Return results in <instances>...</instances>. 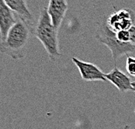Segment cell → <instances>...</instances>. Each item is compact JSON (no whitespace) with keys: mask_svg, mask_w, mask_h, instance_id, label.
Masks as SVG:
<instances>
[{"mask_svg":"<svg viewBox=\"0 0 135 129\" xmlns=\"http://www.w3.org/2000/svg\"><path fill=\"white\" fill-rule=\"evenodd\" d=\"M95 39L110 49L114 61H116L120 56L135 52V45L133 43L120 42L117 39L115 32L112 31L107 27L106 16L102 17L98 22Z\"/></svg>","mask_w":135,"mask_h":129,"instance_id":"3","label":"cell"},{"mask_svg":"<svg viewBox=\"0 0 135 129\" xmlns=\"http://www.w3.org/2000/svg\"><path fill=\"white\" fill-rule=\"evenodd\" d=\"M119 129H130V126H129V125H126V126H124L123 127L119 128Z\"/></svg>","mask_w":135,"mask_h":129,"instance_id":"13","label":"cell"},{"mask_svg":"<svg viewBox=\"0 0 135 129\" xmlns=\"http://www.w3.org/2000/svg\"><path fill=\"white\" fill-rule=\"evenodd\" d=\"M4 2L18 17L32 25L33 15L28 8L26 0H4Z\"/></svg>","mask_w":135,"mask_h":129,"instance_id":"9","label":"cell"},{"mask_svg":"<svg viewBox=\"0 0 135 129\" xmlns=\"http://www.w3.org/2000/svg\"><path fill=\"white\" fill-rule=\"evenodd\" d=\"M133 113H134V114H135V109H134V111H133Z\"/></svg>","mask_w":135,"mask_h":129,"instance_id":"15","label":"cell"},{"mask_svg":"<svg viewBox=\"0 0 135 129\" xmlns=\"http://www.w3.org/2000/svg\"><path fill=\"white\" fill-rule=\"evenodd\" d=\"M133 44H134V45H135V40H134V41H133Z\"/></svg>","mask_w":135,"mask_h":129,"instance_id":"14","label":"cell"},{"mask_svg":"<svg viewBox=\"0 0 135 129\" xmlns=\"http://www.w3.org/2000/svg\"><path fill=\"white\" fill-rule=\"evenodd\" d=\"M67 10L68 4L66 0H49L47 11L57 30H59L61 26Z\"/></svg>","mask_w":135,"mask_h":129,"instance_id":"7","label":"cell"},{"mask_svg":"<svg viewBox=\"0 0 135 129\" xmlns=\"http://www.w3.org/2000/svg\"><path fill=\"white\" fill-rule=\"evenodd\" d=\"M132 91H133L135 93V81L132 82Z\"/></svg>","mask_w":135,"mask_h":129,"instance_id":"12","label":"cell"},{"mask_svg":"<svg viewBox=\"0 0 135 129\" xmlns=\"http://www.w3.org/2000/svg\"><path fill=\"white\" fill-rule=\"evenodd\" d=\"M31 24L18 17L4 40L0 43V51L12 59H24L27 52L31 35Z\"/></svg>","mask_w":135,"mask_h":129,"instance_id":"1","label":"cell"},{"mask_svg":"<svg viewBox=\"0 0 135 129\" xmlns=\"http://www.w3.org/2000/svg\"><path fill=\"white\" fill-rule=\"evenodd\" d=\"M135 12L132 9H120L106 17V25L113 32L127 30L133 26Z\"/></svg>","mask_w":135,"mask_h":129,"instance_id":"4","label":"cell"},{"mask_svg":"<svg viewBox=\"0 0 135 129\" xmlns=\"http://www.w3.org/2000/svg\"><path fill=\"white\" fill-rule=\"evenodd\" d=\"M73 62L79 71L81 78L85 81H106L105 73L93 63L85 62L73 57Z\"/></svg>","mask_w":135,"mask_h":129,"instance_id":"5","label":"cell"},{"mask_svg":"<svg viewBox=\"0 0 135 129\" xmlns=\"http://www.w3.org/2000/svg\"><path fill=\"white\" fill-rule=\"evenodd\" d=\"M117 39L122 43H133L135 40V25L127 30H121L115 32Z\"/></svg>","mask_w":135,"mask_h":129,"instance_id":"10","label":"cell"},{"mask_svg":"<svg viewBox=\"0 0 135 129\" xmlns=\"http://www.w3.org/2000/svg\"><path fill=\"white\" fill-rule=\"evenodd\" d=\"M126 68V71H127L129 75L135 78V58L127 55Z\"/></svg>","mask_w":135,"mask_h":129,"instance_id":"11","label":"cell"},{"mask_svg":"<svg viewBox=\"0 0 135 129\" xmlns=\"http://www.w3.org/2000/svg\"><path fill=\"white\" fill-rule=\"evenodd\" d=\"M58 32L59 30L54 27L47 8H43L40 11L33 33L41 42L51 61H55L61 56Z\"/></svg>","mask_w":135,"mask_h":129,"instance_id":"2","label":"cell"},{"mask_svg":"<svg viewBox=\"0 0 135 129\" xmlns=\"http://www.w3.org/2000/svg\"><path fill=\"white\" fill-rule=\"evenodd\" d=\"M105 76L106 80L115 85L120 93H126L132 90V81L130 78L116 65H114L113 70L108 73H105Z\"/></svg>","mask_w":135,"mask_h":129,"instance_id":"8","label":"cell"},{"mask_svg":"<svg viewBox=\"0 0 135 129\" xmlns=\"http://www.w3.org/2000/svg\"><path fill=\"white\" fill-rule=\"evenodd\" d=\"M18 16L11 8L6 4L4 0H0V35L1 40L6 38L8 31L17 22Z\"/></svg>","mask_w":135,"mask_h":129,"instance_id":"6","label":"cell"}]
</instances>
